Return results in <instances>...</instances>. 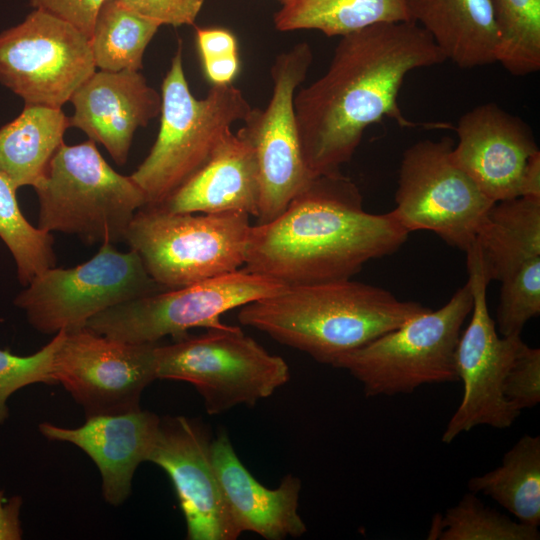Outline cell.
Masks as SVG:
<instances>
[{
    "instance_id": "1",
    "label": "cell",
    "mask_w": 540,
    "mask_h": 540,
    "mask_svg": "<svg viewBox=\"0 0 540 540\" xmlns=\"http://www.w3.org/2000/svg\"><path fill=\"white\" fill-rule=\"evenodd\" d=\"M445 60L430 35L413 21L341 36L327 71L294 97L301 152L310 174L340 172L365 130L385 117L406 128L453 129L446 122L411 121L398 104L409 72Z\"/></svg>"
},
{
    "instance_id": "2",
    "label": "cell",
    "mask_w": 540,
    "mask_h": 540,
    "mask_svg": "<svg viewBox=\"0 0 540 540\" xmlns=\"http://www.w3.org/2000/svg\"><path fill=\"white\" fill-rule=\"evenodd\" d=\"M408 234L393 211L366 212L359 188L341 172L320 175L278 217L251 225L244 268L285 286L350 279L396 252Z\"/></svg>"
},
{
    "instance_id": "3",
    "label": "cell",
    "mask_w": 540,
    "mask_h": 540,
    "mask_svg": "<svg viewBox=\"0 0 540 540\" xmlns=\"http://www.w3.org/2000/svg\"><path fill=\"white\" fill-rule=\"evenodd\" d=\"M427 310L418 302L401 301L383 288L350 278L287 286L240 307L237 317L241 324L331 365L342 354Z\"/></svg>"
},
{
    "instance_id": "4",
    "label": "cell",
    "mask_w": 540,
    "mask_h": 540,
    "mask_svg": "<svg viewBox=\"0 0 540 540\" xmlns=\"http://www.w3.org/2000/svg\"><path fill=\"white\" fill-rule=\"evenodd\" d=\"M251 108L232 84L213 85L204 98H195L185 77L179 42L161 85L157 138L130 175L144 192L147 205L161 204L196 173Z\"/></svg>"
},
{
    "instance_id": "5",
    "label": "cell",
    "mask_w": 540,
    "mask_h": 540,
    "mask_svg": "<svg viewBox=\"0 0 540 540\" xmlns=\"http://www.w3.org/2000/svg\"><path fill=\"white\" fill-rule=\"evenodd\" d=\"M34 189L38 228L76 235L87 245L125 241L135 213L147 205L141 188L116 172L90 139L63 142Z\"/></svg>"
},
{
    "instance_id": "6",
    "label": "cell",
    "mask_w": 540,
    "mask_h": 540,
    "mask_svg": "<svg viewBox=\"0 0 540 540\" xmlns=\"http://www.w3.org/2000/svg\"><path fill=\"white\" fill-rule=\"evenodd\" d=\"M472 306L467 281L441 308L342 354L331 366L359 381L367 397L410 394L425 384L458 381L456 348Z\"/></svg>"
},
{
    "instance_id": "7",
    "label": "cell",
    "mask_w": 540,
    "mask_h": 540,
    "mask_svg": "<svg viewBox=\"0 0 540 540\" xmlns=\"http://www.w3.org/2000/svg\"><path fill=\"white\" fill-rule=\"evenodd\" d=\"M245 212L175 213L139 209L125 241L150 277L175 289L240 269L251 224Z\"/></svg>"
},
{
    "instance_id": "8",
    "label": "cell",
    "mask_w": 540,
    "mask_h": 540,
    "mask_svg": "<svg viewBox=\"0 0 540 540\" xmlns=\"http://www.w3.org/2000/svg\"><path fill=\"white\" fill-rule=\"evenodd\" d=\"M157 379L188 382L205 410L218 415L238 405L253 406L290 379L286 361L269 353L239 327L208 329L156 346Z\"/></svg>"
},
{
    "instance_id": "9",
    "label": "cell",
    "mask_w": 540,
    "mask_h": 540,
    "mask_svg": "<svg viewBox=\"0 0 540 540\" xmlns=\"http://www.w3.org/2000/svg\"><path fill=\"white\" fill-rule=\"evenodd\" d=\"M285 285L246 268L167 289L107 308L85 327L130 343H158L165 336L182 337L189 329H224L221 316L257 299L282 291Z\"/></svg>"
},
{
    "instance_id": "10",
    "label": "cell",
    "mask_w": 540,
    "mask_h": 540,
    "mask_svg": "<svg viewBox=\"0 0 540 540\" xmlns=\"http://www.w3.org/2000/svg\"><path fill=\"white\" fill-rule=\"evenodd\" d=\"M26 286L14 304L44 334L81 329L107 308L167 290L150 277L136 252H121L112 243H102L78 266L44 270Z\"/></svg>"
},
{
    "instance_id": "11",
    "label": "cell",
    "mask_w": 540,
    "mask_h": 540,
    "mask_svg": "<svg viewBox=\"0 0 540 540\" xmlns=\"http://www.w3.org/2000/svg\"><path fill=\"white\" fill-rule=\"evenodd\" d=\"M453 147V140L444 136L420 140L405 150L392 211L409 233L431 231L466 252L495 202L456 165Z\"/></svg>"
},
{
    "instance_id": "12",
    "label": "cell",
    "mask_w": 540,
    "mask_h": 540,
    "mask_svg": "<svg viewBox=\"0 0 540 540\" xmlns=\"http://www.w3.org/2000/svg\"><path fill=\"white\" fill-rule=\"evenodd\" d=\"M313 61L307 42L279 53L270 74L273 90L264 108H251L236 133L252 148L258 167L260 196L257 223L278 217L314 178L301 152L294 97Z\"/></svg>"
},
{
    "instance_id": "13",
    "label": "cell",
    "mask_w": 540,
    "mask_h": 540,
    "mask_svg": "<svg viewBox=\"0 0 540 540\" xmlns=\"http://www.w3.org/2000/svg\"><path fill=\"white\" fill-rule=\"evenodd\" d=\"M466 256L472 316L456 348V369L463 383V397L443 432L441 440L447 444L477 426L508 428L522 411L505 397L504 381L524 342L520 336L497 334L487 304L490 281L474 246L466 251Z\"/></svg>"
},
{
    "instance_id": "14",
    "label": "cell",
    "mask_w": 540,
    "mask_h": 540,
    "mask_svg": "<svg viewBox=\"0 0 540 540\" xmlns=\"http://www.w3.org/2000/svg\"><path fill=\"white\" fill-rule=\"evenodd\" d=\"M95 71L89 38L43 10L0 33V82L25 104L61 108Z\"/></svg>"
},
{
    "instance_id": "15",
    "label": "cell",
    "mask_w": 540,
    "mask_h": 540,
    "mask_svg": "<svg viewBox=\"0 0 540 540\" xmlns=\"http://www.w3.org/2000/svg\"><path fill=\"white\" fill-rule=\"evenodd\" d=\"M158 343H130L89 330L65 331L55 350L52 378L83 408L86 418L140 409L157 379Z\"/></svg>"
},
{
    "instance_id": "16",
    "label": "cell",
    "mask_w": 540,
    "mask_h": 540,
    "mask_svg": "<svg viewBox=\"0 0 540 540\" xmlns=\"http://www.w3.org/2000/svg\"><path fill=\"white\" fill-rule=\"evenodd\" d=\"M206 426L185 416L160 417L149 462L162 468L175 489L189 540H235L237 531L212 460Z\"/></svg>"
},
{
    "instance_id": "17",
    "label": "cell",
    "mask_w": 540,
    "mask_h": 540,
    "mask_svg": "<svg viewBox=\"0 0 540 540\" xmlns=\"http://www.w3.org/2000/svg\"><path fill=\"white\" fill-rule=\"evenodd\" d=\"M452 158L493 202L520 197L530 157L539 151L529 125L496 103L466 112L454 127Z\"/></svg>"
},
{
    "instance_id": "18",
    "label": "cell",
    "mask_w": 540,
    "mask_h": 540,
    "mask_svg": "<svg viewBox=\"0 0 540 540\" xmlns=\"http://www.w3.org/2000/svg\"><path fill=\"white\" fill-rule=\"evenodd\" d=\"M70 101V126L102 144L118 165L126 163L136 130L161 111V94L132 70L95 71Z\"/></svg>"
},
{
    "instance_id": "19",
    "label": "cell",
    "mask_w": 540,
    "mask_h": 540,
    "mask_svg": "<svg viewBox=\"0 0 540 540\" xmlns=\"http://www.w3.org/2000/svg\"><path fill=\"white\" fill-rule=\"evenodd\" d=\"M160 417L138 410L86 418L76 428L48 422L39 424L40 433L51 441L68 442L83 450L96 464L101 475V490L112 506L123 504L130 496L134 473L148 460Z\"/></svg>"
},
{
    "instance_id": "20",
    "label": "cell",
    "mask_w": 540,
    "mask_h": 540,
    "mask_svg": "<svg viewBox=\"0 0 540 540\" xmlns=\"http://www.w3.org/2000/svg\"><path fill=\"white\" fill-rule=\"evenodd\" d=\"M212 460L237 531L267 540L300 537L307 531L298 513L301 480L286 475L270 489L255 479L237 456L226 431L212 439Z\"/></svg>"
},
{
    "instance_id": "21",
    "label": "cell",
    "mask_w": 540,
    "mask_h": 540,
    "mask_svg": "<svg viewBox=\"0 0 540 540\" xmlns=\"http://www.w3.org/2000/svg\"><path fill=\"white\" fill-rule=\"evenodd\" d=\"M259 196L254 152L230 132L209 160L158 206L175 213L245 212L257 217Z\"/></svg>"
},
{
    "instance_id": "22",
    "label": "cell",
    "mask_w": 540,
    "mask_h": 540,
    "mask_svg": "<svg viewBox=\"0 0 540 540\" xmlns=\"http://www.w3.org/2000/svg\"><path fill=\"white\" fill-rule=\"evenodd\" d=\"M410 20L445 59L463 69L496 62L498 28L490 0H407Z\"/></svg>"
},
{
    "instance_id": "23",
    "label": "cell",
    "mask_w": 540,
    "mask_h": 540,
    "mask_svg": "<svg viewBox=\"0 0 540 540\" xmlns=\"http://www.w3.org/2000/svg\"><path fill=\"white\" fill-rule=\"evenodd\" d=\"M473 246L489 281L502 282L540 257V200L516 197L493 203Z\"/></svg>"
},
{
    "instance_id": "24",
    "label": "cell",
    "mask_w": 540,
    "mask_h": 540,
    "mask_svg": "<svg viewBox=\"0 0 540 540\" xmlns=\"http://www.w3.org/2000/svg\"><path fill=\"white\" fill-rule=\"evenodd\" d=\"M70 127L61 108L25 104L22 112L0 128V174L17 190L35 186Z\"/></svg>"
},
{
    "instance_id": "25",
    "label": "cell",
    "mask_w": 540,
    "mask_h": 540,
    "mask_svg": "<svg viewBox=\"0 0 540 540\" xmlns=\"http://www.w3.org/2000/svg\"><path fill=\"white\" fill-rule=\"evenodd\" d=\"M405 21H411L407 0H289L273 17L278 31L318 30L328 37Z\"/></svg>"
},
{
    "instance_id": "26",
    "label": "cell",
    "mask_w": 540,
    "mask_h": 540,
    "mask_svg": "<svg viewBox=\"0 0 540 540\" xmlns=\"http://www.w3.org/2000/svg\"><path fill=\"white\" fill-rule=\"evenodd\" d=\"M472 493L489 496L527 525L540 524V437L525 434L495 469L468 482Z\"/></svg>"
},
{
    "instance_id": "27",
    "label": "cell",
    "mask_w": 540,
    "mask_h": 540,
    "mask_svg": "<svg viewBox=\"0 0 540 540\" xmlns=\"http://www.w3.org/2000/svg\"><path fill=\"white\" fill-rule=\"evenodd\" d=\"M159 27L116 0H106L97 13L90 37L96 68L140 71L145 49Z\"/></svg>"
},
{
    "instance_id": "28",
    "label": "cell",
    "mask_w": 540,
    "mask_h": 540,
    "mask_svg": "<svg viewBox=\"0 0 540 540\" xmlns=\"http://www.w3.org/2000/svg\"><path fill=\"white\" fill-rule=\"evenodd\" d=\"M497 28V59L509 73L540 69V0H490Z\"/></svg>"
},
{
    "instance_id": "29",
    "label": "cell",
    "mask_w": 540,
    "mask_h": 540,
    "mask_svg": "<svg viewBox=\"0 0 540 540\" xmlns=\"http://www.w3.org/2000/svg\"><path fill=\"white\" fill-rule=\"evenodd\" d=\"M0 239L12 254L18 280L27 285L33 277L54 267L56 256L51 233L32 226L16 199V189L0 174Z\"/></svg>"
},
{
    "instance_id": "30",
    "label": "cell",
    "mask_w": 540,
    "mask_h": 540,
    "mask_svg": "<svg viewBox=\"0 0 540 540\" xmlns=\"http://www.w3.org/2000/svg\"><path fill=\"white\" fill-rule=\"evenodd\" d=\"M428 536L440 540H538L540 533L538 527L486 506L471 492L434 520Z\"/></svg>"
},
{
    "instance_id": "31",
    "label": "cell",
    "mask_w": 540,
    "mask_h": 540,
    "mask_svg": "<svg viewBox=\"0 0 540 540\" xmlns=\"http://www.w3.org/2000/svg\"><path fill=\"white\" fill-rule=\"evenodd\" d=\"M540 313V257L525 263L501 282L497 326L503 337L520 336L525 324Z\"/></svg>"
},
{
    "instance_id": "32",
    "label": "cell",
    "mask_w": 540,
    "mask_h": 540,
    "mask_svg": "<svg viewBox=\"0 0 540 540\" xmlns=\"http://www.w3.org/2000/svg\"><path fill=\"white\" fill-rule=\"evenodd\" d=\"M64 330L39 351L28 356H18L0 349V426L9 417L7 401L19 389L36 383L54 385L52 361Z\"/></svg>"
},
{
    "instance_id": "33",
    "label": "cell",
    "mask_w": 540,
    "mask_h": 540,
    "mask_svg": "<svg viewBox=\"0 0 540 540\" xmlns=\"http://www.w3.org/2000/svg\"><path fill=\"white\" fill-rule=\"evenodd\" d=\"M505 397L520 410L540 402V350L523 343L504 381Z\"/></svg>"
},
{
    "instance_id": "34",
    "label": "cell",
    "mask_w": 540,
    "mask_h": 540,
    "mask_svg": "<svg viewBox=\"0 0 540 540\" xmlns=\"http://www.w3.org/2000/svg\"><path fill=\"white\" fill-rule=\"evenodd\" d=\"M133 12L162 25H194L206 0H116Z\"/></svg>"
},
{
    "instance_id": "35",
    "label": "cell",
    "mask_w": 540,
    "mask_h": 540,
    "mask_svg": "<svg viewBox=\"0 0 540 540\" xmlns=\"http://www.w3.org/2000/svg\"><path fill=\"white\" fill-rule=\"evenodd\" d=\"M43 10L76 27L90 40L97 13L106 0H29Z\"/></svg>"
},
{
    "instance_id": "36",
    "label": "cell",
    "mask_w": 540,
    "mask_h": 540,
    "mask_svg": "<svg viewBox=\"0 0 540 540\" xmlns=\"http://www.w3.org/2000/svg\"><path fill=\"white\" fill-rule=\"evenodd\" d=\"M195 32L202 60L238 54L237 39L231 31L219 27H196Z\"/></svg>"
},
{
    "instance_id": "37",
    "label": "cell",
    "mask_w": 540,
    "mask_h": 540,
    "mask_svg": "<svg viewBox=\"0 0 540 540\" xmlns=\"http://www.w3.org/2000/svg\"><path fill=\"white\" fill-rule=\"evenodd\" d=\"M4 493L0 489V540H20L23 536L20 520L23 499L14 495L6 500Z\"/></svg>"
},
{
    "instance_id": "38",
    "label": "cell",
    "mask_w": 540,
    "mask_h": 540,
    "mask_svg": "<svg viewBox=\"0 0 540 540\" xmlns=\"http://www.w3.org/2000/svg\"><path fill=\"white\" fill-rule=\"evenodd\" d=\"M207 78L213 85L231 84L239 71L238 54L203 59Z\"/></svg>"
},
{
    "instance_id": "39",
    "label": "cell",
    "mask_w": 540,
    "mask_h": 540,
    "mask_svg": "<svg viewBox=\"0 0 540 540\" xmlns=\"http://www.w3.org/2000/svg\"><path fill=\"white\" fill-rule=\"evenodd\" d=\"M520 197L540 200V151L533 154L527 163L521 181Z\"/></svg>"
},
{
    "instance_id": "40",
    "label": "cell",
    "mask_w": 540,
    "mask_h": 540,
    "mask_svg": "<svg viewBox=\"0 0 540 540\" xmlns=\"http://www.w3.org/2000/svg\"><path fill=\"white\" fill-rule=\"evenodd\" d=\"M277 1L280 3V5H283L287 3L289 0H277Z\"/></svg>"
}]
</instances>
